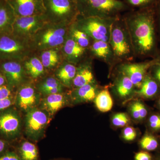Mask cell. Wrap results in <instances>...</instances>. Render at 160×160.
I'll use <instances>...</instances> for the list:
<instances>
[{"mask_svg": "<svg viewBox=\"0 0 160 160\" xmlns=\"http://www.w3.org/2000/svg\"><path fill=\"white\" fill-rule=\"evenodd\" d=\"M0 160H21L15 152L9 151L0 156Z\"/></svg>", "mask_w": 160, "mask_h": 160, "instance_id": "8d00e7d4", "label": "cell"}, {"mask_svg": "<svg viewBox=\"0 0 160 160\" xmlns=\"http://www.w3.org/2000/svg\"><path fill=\"white\" fill-rule=\"evenodd\" d=\"M67 160L62 159H56V160Z\"/></svg>", "mask_w": 160, "mask_h": 160, "instance_id": "bcb514c9", "label": "cell"}, {"mask_svg": "<svg viewBox=\"0 0 160 160\" xmlns=\"http://www.w3.org/2000/svg\"><path fill=\"white\" fill-rule=\"evenodd\" d=\"M151 69L150 74L160 85V62L152 66Z\"/></svg>", "mask_w": 160, "mask_h": 160, "instance_id": "74e56055", "label": "cell"}, {"mask_svg": "<svg viewBox=\"0 0 160 160\" xmlns=\"http://www.w3.org/2000/svg\"><path fill=\"white\" fill-rule=\"evenodd\" d=\"M22 62L27 75L32 78L37 79L45 73L46 69L41 62L39 56H38L34 53Z\"/></svg>", "mask_w": 160, "mask_h": 160, "instance_id": "44dd1931", "label": "cell"}, {"mask_svg": "<svg viewBox=\"0 0 160 160\" xmlns=\"http://www.w3.org/2000/svg\"><path fill=\"white\" fill-rule=\"evenodd\" d=\"M94 76L89 63H83L77 67L76 73L72 82L75 88L93 82Z\"/></svg>", "mask_w": 160, "mask_h": 160, "instance_id": "7402d4cb", "label": "cell"}, {"mask_svg": "<svg viewBox=\"0 0 160 160\" xmlns=\"http://www.w3.org/2000/svg\"><path fill=\"white\" fill-rule=\"evenodd\" d=\"M79 17L116 18L128 6L119 0H76Z\"/></svg>", "mask_w": 160, "mask_h": 160, "instance_id": "3957f363", "label": "cell"}, {"mask_svg": "<svg viewBox=\"0 0 160 160\" xmlns=\"http://www.w3.org/2000/svg\"><path fill=\"white\" fill-rule=\"evenodd\" d=\"M1 68L9 87L21 86L26 82L27 74L22 62L2 61Z\"/></svg>", "mask_w": 160, "mask_h": 160, "instance_id": "30bf717a", "label": "cell"}, {"mask_svg": "<svg viewBox=\"0 0 160 160\" xmlns=\"http://www.w3.org/2000/svg\"><path fill=\"white\" fill-rule=\"evenodd\" d=\"M109 43L115 56L119 58H129L134 53L126 24L122 25L118 18L112 24Z\"/></svg>", "mask_w": 160, "mask_h": 160, "instance_id": "52a82bcc", "label": "cell"}, {"mask_svg": "<svg viewBox=\"0 0 160 160\" xmlns=\"http://www.w3.org/2000/svg\"><path fill=\"white\" fill-rule=\"evenodd\" d=\"M46 16L50 23L70 26L79 15L76 0H44Z\"/></svg>", "mask_w": 160, "mask_h": 160, "instance_id": "5b68a950", "label": "cell"}, {"mask_svg": "<svg viewBox=\"0 0 160 160\" xmlns=\"http://www.w3.org/2000/svg\"><path fill=\"white\" fill-rule=\"evenodd\" d=\"M11 94V90L9 86L5 85L0 86V100L10 98Z\"/></svg>", "mask_w": 160, "mask_h": 160, "instance_id": "ab89813d", "label": "cell"}, {"mask_svg": "<svg viewBox=\"0 0 160 160\" xmlns=\"http://www.w3.org/2000/svg\"><path fill=\"white\" fill-rule=\"evenodd\" d=\"M118 18L78 17L73 24L78 29L85 32L94 41L102 40L109 42L110 27Z\"/></svg>", "mask_w": 160, "mask_h": 160, "instance_id": "8992f818", "label": "cell"}, {"mask_svg": "<svg viewBox=\"0 0 160 160\" xmlns=\"http://www.w3.org/2000/svg\"><path fill=\"white\" fill-rule=\"evenodd\" d=\"M130 122L128 116L125 112H118L112 117V122L114 126L123 127L127 126Z\"/></svg>", "mask_w": 160, "mask_h": 160, "instance_id": "d6a6232c", "label": "cell"}, {"mask_svg": "<svg viewBox=\"0 0 160 160\" xmlns=\"http://www.w3.org/2000/svg\"><path fill=\"white\" fill-rule=\"evenodd\" d=\"M49 122L45 112L33 108L27 112L26 130L27 135L32 141H37L42 137Z\"/></svg>", "mask_w": 160, "mask_h": 160, "instance_id": "9c48e42d", "label": "cell"}, {"mask_svg": "<svg viewBox=\"0 0 160 160\" xmlns=\"http://www.w3.org/2000/svg\"><path fill=\"white\" fill-rule=\"evenodd\" d=\"M76 71L77 67L75 65L64 60L57 68L55 75V78L63 86L70 88L72 86Z\"/></svg>", "mask_w": 160, "mask_h": 160, "instance_id": "d6986e66", "label": "cell"}, {"mask_svg": "<svg viewBox=\"0 0 160 160\" xmlns=\"http://www.w3.org/2000/svg\"><path fill=\"white\" fill-rule=\"evenodd\" d=\"M64 86L53 77L46 78L38 84L37 89L45 95L62 93Z\"/></svg>", "mask_w": 160, "mask_h": 160, "instance_id": "603a6c76", "label": "cell"}, {"mask_svg": "<svg viewBox=\"0 0 160 160\" xmlns=\"http://www.w3.org/2000/svg\"><path fill=\"white\" fill-rule=\"evenodd\" d=\"M39 97V96L34 86L28 82L19 88L17 96L18 106L20 109L27 112L34 108Z\"/></svg>", "mask_w": 160, "mask_h": 160, "instance_id": "4fadbf2b", "label": "cell"}, {"mask_svg": "<svg viewBox=\"0 0 160 160\" xmlns=\"http://www.w3.org/2000/svg\"><path fill=\"white\" fill-rule=\"evenodd\" d=\"M155 12L157 30L158 34L160 38V0L155 7Z\"/></svg>", "mask_w": 160, "mask_h": 160, "instance_id": "f35d334b", "label": "cell"}, {"mask_svg": "<svg viewBox=\"0 0 160 160\" xmlns=\"http://www.w3.org/2000/svg\"><path fill=\"white\" fill-rule=\"evenodd\" d=\"M136 97L144 99H153L160 96V85L150 72L144 78L139 90L135 92Z\"/></svg>", "mask_w": 160, "mask_h": 160, "instance_id": "e0dca14e", "label": "cell"}, {"mask_svg": "<svg viewBox=\"0 0 160 160\" xmlns=\"http://www.w3.org/2000/svg\"><path fill=\"white\" fill-rule=\"evenodd\" d=\"M92 54L96 57L103 60H108L112 54V50L108 42L102 40H94L90 46Z\"/></svg>", "mask_w": 160, "mask_h": 160, "instance_id": "d4e9b609", "label": "cell"}, {"mask_svg": "<svg viewBox=\"0 0 160 160\" xmlns=\"http://www.w3.org/2000/svg\"><path fill=\"white\" fill-rule=\"evenodd\" d=\"M94 102L97 109L102 112L110 111L113 105V100L108 89H103L98 93Z\"/></svg>", "mask_w": 160, "mask_h": 160, "instance_id": "4316f807", "label": "cell"}, {"mask_svg": "<svg viewBox=\"0 0 160 160\" xmlns=\"http://www.w3.org/2000/svg\"><path fill=\"white\" fill-rule=\"evenodd\" d=\"M21 160H38L39 152L33 143L24 141L21 143L16 152Z\"/></svg>", "mask_w": 160, "mask_h": 160, "instance_id": "484cf974", "label": "cell"}, {"mask_svg": "<svg viewBox=\"0 0 160 160\" xmlns=\"http://www.w3.org/2000/svg\"><path fill=\"white\" fill-rule=\"evenodd\" d=\"M61 47L52 48L39 52V58L45 69L50 70L58 68L64 61Z\"/></svg>", "mask_w": 160, "mask_h": 160, "instance_id": "ac0fdd59", "label": "cell"}, {"mask_svg": "<svg viewBox=\"0 0 160 160\" xmlns=\"http://www.w3.org/2000/svg\"><path fill=\"white\" fill-rule=\"evenodd\" d=\"M97 86L93 82L75 88L72 92L71 97L75 103L86 102L94 100L98 94Z\"/></svg>", "mask_w": 160, "mask_h": 160, "instance_id": "ffe728a7", "label": "cell"}, {"mask_svg": "<svg viewBox=\"0 0 160 160\" xmlns=\"http://www.w3.org/2000/svg\"><path fill=\"white\" fill-rule=\"evenodd\" d=\"M137 134L135 129L131 126H127L123 131V139L128 142L133 141L137 137Z\"/></svg>", "mask_w": 160, "mask_h": 160, "instance_id": "836d02e7", "label": "cell"}, {"mask_svg": "<svg viewBox=\"0 0 160 160\" xmlns=\"http://www.w3.org/2000/svg\"><path fill=\"white\" fill-rule=\"evenodd\" d=\"M135 160H152L153 157L149 152L142 150L137 152L135 155Z\"/></svg>", "mask_w": 160, "mask_h": 160, "instance_id": "d590c367", "label": "cell"}, {"mask_svg": "<svg viewBox=\"0 0 160 160\" xmlns=\"http://www.w3.org/2000/svg\"><path fill=\"white\" fill-rule=\"evenodd\" d=\"M21 128L19 117L14 112H5L0 116V131L9 137L18 134Z\"/></svg>", "mask_w": 160, "mask_h": 160, "instance_id": "9a60e30c", "label": "cell"}, {"mask_svg": "<svg viewBox=\"0 0 160 160\" xmlns=\"http://www.w3.org/2000/svg\"><path fill=\"white\" fill-rule=\"evenodd\" d=\"M12 104V102L10 98L0 100V111L8 108L11 106Z\"/></svg>", "mask_w": 160, "mask_h": 160, "instance_id": "60d3db41", "label": "cell"}, {"mask_svg": "<svg viewBox=\"0 0 160 160\" xmlns=\"http://www.w3.org/2000/svg\"><path fill=\"white\" fill-rule=\"evenodd\" d=\"M6 82V79L4 75L0 73V86H4Z\"/></svg>", "mask_w": 160, "mask_h": 160, "instance_id": "7bdbcfd3", "label": "cell"}, {"mask_svg": "<svg viewBox=\"0 0 160 160\" xmlns=\"http://www.w3.org/2000/svg\"><path fill=\"white\" fill-rule=\"evenodd\" d=\"M152 160H160V152H158L157 154L153 157Z\"/></svg>", "mask_w": 160, "mask_h": 160, "instance_id": "ee69618b", "label": "cell"}, {"mask_svg": "<svg viewBox=\"0 0 160 160\" xmlns=\"http://www.w3.org/2000/svg\"><path fill=\"white\" fill-rule=\"evenodd\" d=\"M49 22L45 14L16 17L12 33L22 38L30 40L38 30Z\"/></svg>", "mask_w": 160, "mask_h": 160, "instance_id": "ba28073f", "label": "cell"}, {"mask_svg": "<svg viewBox=\"0 0 160 160\" xmlns=\"http://www.w3.org/2000/svg\"><path fill=\"white\" fill-rule=\"evenodd\" d=\"M147 126L149 132H160V112H152L147 117Z\"/></svg>", "mask_w": 160, "mask_h": 160, "instance_id": "4dcf8cb0", "label": "cell"}, {"mask_svg": "<svg viewBox=\"0 0 160 160\" xmlns=\"http://www.w3.org/2000/svg\"><path fill=\"white\" fill-rule=\"evenodd\" d=\"M130 110L133 118L138 121H141L138 100L132 103L130 106Z\"/></svg>", "mask_w": 160, "mask_h": 160, "instance_id": "e575fe53", "label": "cell"}, {"mask_svg": "<svg viewBox=\"0 0 160 160\" xmlns=\"http://www.w3.org/2000/svg\"><path fill=\"white\" fill-rule=\"evenodd\" d=\"M66 103V98L62 93L47 95L43 100L42 106L51 114H54Z\"/></svg>", "mask_w": 160, "mask_h": 160, "instance_id": "cb8c5ba5", "label": "cell"}, {"mask_svg": "<svg viewBox=\"0 0 160 160\" xmlns=\"http://www.w3.org/2000/svg\"><path fill=\"white\" fill-rule=\"evenodd\" d=\"M34 53L30 40L12 33L0 34V61L22 62Z\"/></svg>", "mask_w": 160, "mask_h": 160, "instance_id": "277c9868", "label": "cell"}, {"mask_svg": "<svg viewBox=\"0 0 160 160\" xmlns=\"http://www.w3.org/2000/svg\"><path fill=\"white\" fill-rule=\"evenodd\" d=\"M86 48H83L73 39L68 36L66 42L61 47V51L64 61L72 64L79 62L86 53Z\"/></svg>", "mask_w": 160, "mask_h": 160, "instance_id": "5bb4252c", "label": "cell"}, {"mask_svg": "<svg viewBox=\"0 0 160 160\" xmlns=\"http://www.w3.org/2000/svg\"><path fill=\"white\" fill-rule=\"evenodd\" d=\"M6 148H7V145L6 142L4 141L0 140V155L2 153H5Z\"/></svg>", "mask_w": 160, "mask_h": 160, "instance_id": "b9f144b4", "label": "cell"}, {"mask_svg": "<svg viewBox=\"0 0 160 160\" xmlns=\"http://www.w3.org/2000/svg\"><path fill=\"white\" fill-rule=\"evenodd\" d=\"M17 17L45 14L44 0H7Z\"/></svg>", "mask_w": 160, "mask_h": 160, "instance_id": "7c38bea8", "label": "cell"}, {"mask_svg": "<svg viewBox=\"0 0 160 160\" xmlns=\"http://www.w3.org/2000/svg\"><path fill=\"white\" fill-rule=\"evenodd\" d=\"M159 62L160 57L143 62L124 64L120 68L122 73L129 78L135 86L139 88L149 69Z\"/></svg>", "mask_w": 160, "mask_h": 160, "instance_id": "8fae6325", "label": "cell"}, {"mask_svg": "<svg viewBox=\"0 0 160 160\" xmlns=\"http://www.w3.org/2000/svg\"><path fill=\"white\" fill-rule=\"evenodd\" d=\"M134 86L129 78L123 74L117 83L116 90L118 95L123 98L128 97L133 92Z\"/></svg>", "mask_w": 160, "mask_h": 160, "instance_id": "f1b7e54d", "label": "cell"}, {"mask_svg": "<svg viewBox=\"0 0 160 160\" xmlns=\"http://www.w3.org/2000/svg\"><path fill=\"white\" fill-rule=\"evenodd\" d=\"M70 26L50 22L46 24L30 40L33 52H39L62 47L69 36Z\"/></svg>", "mask_w": 160, "mask_h": 160, "instance_id": "7a4b0ae2", "label": "cell"}, {"mask_svg": "<svg viewBox=\"0 0 160 160\" xmlns=\"http://www.w3.org/2000/svg\"><path fill=\"white\" fill-rule=\"evenodd\" d=\"M124 22L134 53L143 57H159L155 7L140 9L132 12Z\"/></svg>", "mask_w": 160, "mask_h": 160, "instance_id": "6da1fadb", "label": "cell"}, {"mask_svg": "<svg viewBox=\"0 0 160 160\" xmlns=\"http://www.w3.org/2000/svg\"><path fill=\"white\" fill-rule=\"evenodd\" d=\"M159 0H126V3L140 9L155 7Z\"/></svg>", "mask_w": 160, "mask_h": 160, "instance_id": "1f68e13d", "label": "cell"}, {"mask_svg": "<svg viewBox=\"0 0 160 160\" xmlns=\"http://www.w3.org/2000/svg\"><path fill=\"white\" fill-rule=\"evenodd\" d=\"M139 144L141 148L145 151H158L160 146V138L155 133L149 132L141 138Z\"/></svg>", "mask_w": 160, "mask_h": 160, "instance_id": "83f0119b", "label": "cell"}, {"mask_svg": "<svg viewBox=\"0 0 160 160\" xmlns=\"http://www.w3.org/2000/svg\"><path fill=\"white\" fill-rule=\"evenodd\" d=\"M69 35L78 45L83 48L87 49L90 45L91 38L85 32L78 29L73 23L69 27Z\"/></svg>", "mask_w": 160, "mask_h": 160, "instance_id": "f546056e", "label": "cell"}, {"mask_svg": "<svg viewBox=\"0 0 160 160\" xmlns=\"http://www.w3.org/2000/svg\"><path fill=\"white\" fill-rule=\"evenodd\" d=\"M17 17L7 0H0V34L12 33Z\"/></svg>", "mask_w": 160, "mask_h": 160, "instance_id": "2e32d148", "label": "cell"}, {"mask_svg": "<svg viewBox=\"0 0 160 160\" xmlns=\"http://www.w3.org/2000/svg\"><path fill=\"white\" fill-rule=\"evenodd\" d=\"M157 107L160 110V96L159 97L157 102Z\"/></svg>", "mask_w": 160, "mask_h": 160, "instance_id": "f6af8a7d", "label": "cell"}]
</instances>
